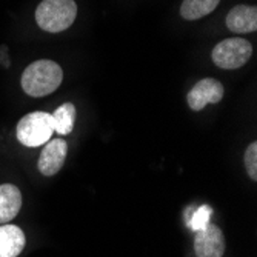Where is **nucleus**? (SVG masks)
Here are the masks:
<instances>
[{
    "instance_id": "obj_1",
    "label": "nucleus",
    "mask_w": 257,
    "mask_h": 257,
    "mask_svg": "<svg viewBox=\"0 0 257 257\" xmlns=\"http://www.w3.org/2000/svg\"><path fill=\"white\" fill-rule=\"evenodd\" d=\"M63 80V69L54 60H36L22 73V88L31 97H43L54 92Z\"/></svg>"
},
{
    "instance_id": "obj_2",
    "label": "nucleus",
    "mask_w": 257,
    "mask_h": 257,
    "mask_svg": "<svg viewBox=\"0 0 257 257\" xmlns=\"http://www.w3.org/2000/svg\"><path fill=\"white\" fill-rule=\"evenodd\" d=\"M77 16L74 0H42L36 10L37 25L48 33H60L73 25Z\"/></svg>"
},
{
    "instance_id": "obj_3",
    "label": "nucleus",
    "mask_w": 257,
    "mask_h": 257,
    "mask_svg": "<svg viewBox=\"0 0 257 257\" xmlns=\"http://www.w3.org/2000/svg\"><path fill=\"white\" fill-rule=\"evenodd\" d=\"M53 133V115L45 111H34L23 115L16 128L17 140L22 145L30 148H36L50 142Z\"/></svg>"
},
{
    "instance_id": "obj_4",
    "label": "nucleus",
    "mask_w": 257,
    "mask_h": 257,
    "mask_svg": "<svg viewBox=\"0 0 257 257\" xmlns=\"http://www.w3.org/2000/svg\"><path fill=\"white\" fill-rule=\"evenodd\" d=\"M252 54V46L248 40L240 37H231L219 42L211 53V59L216 66L222 69L242 68Z\"/></svg>"
},
{
    "instance_id": "obj_5",
    "label": "nucleus",
    "mask_w": 257,
    "mask_h": 257,
    "mask_svg": "<svg viewBox=\"0 0 257 257\" xmlns=\"http://www.w3.org/2000/svg\"><path fill=\"white\" fill-rule=\"evenodd\" d=\"M223 85L211 77L199 80L186 96L190 108L193 111H202L208 103H219L223 99Z\"/></svg>"
},
{
    "instance_id": "obj_6",
    "label": "nucleus",
    "mask_w": 257,
    "mask_h": 257,
    "mask_svg": "<svg viewBox=\"0 0 257 257\" xmlns=\"http://www.w3.org/2000/svg\"><path fill=\"white\" fill-rule=\"evenodd\" d=\"M194 252L197 257H222L225 252V237L222 229L208 223L203 229L196 232Z\"/></svg>"
},
{
    "instance_id": "obj_7",
    "label": "nucleus",
    "mask_w": 257,
    "mask_h": 257,
    "mask_svg": "<svg viewBox=\"0 0 257 257\" xmlns=\"http://www.w3.org/2000/svg\"><path fill=\"white\" fill-rule=\"evenodd\" d=\"M66 154H68V144L65 140L51 139V142H46L40 153V157L37 162L39 171L46 177L57 174L63 167Z\"/></svg>"
},
{
    "instance_id": "obj_8",
    "label": "nucleus",
    "mask_w": 257,
    "mask_h": 257,
    "mask_svg": "<svg viewBox=\"0 0 257 257\" xmlns=\"http://www.w3.org/2000/svg\"><path fill=\"white\" fill-rule=\"evenodd\" d=\"M226 27L236 34H248L257 30V8L237 5L226 14Z\"/></svg>"
},
{
    "instance_id": "obj_9",
    "label": "nucleus",
    "mask_w": 257,
    "mask_h": 257,
    "mask_svg": "<svg viewBox=\"0 0 257 257\" xmlns=\"http://www.w3.org/2000/svg\"><path fill=\"white\" fill-rule=\"evenodd\" d=\"M22 208V193L13 183L0 185V225L11 222Z\"/></svg>"
},
{
    "instance_id": "obj_10",
    "label": "nucleus",
    "mask_w": 257,
    "mask_h": 257,
    "mask_svg": "<svg viewBox=\"0 0 257 257\" xmlns=\"http://www.w3.org/2000/svg\"><path fill=\"white\" fill-rule=\"evenodd\" d=\"M27 245V237L17 225L0 226V257H17Z\"/></svg>"
},
{
    "instance_id": "obj_11",
    "label": "nucleus",
    "mask_w": 257,
    "mask_h": 257,
    "mask_svg": "<svg viewBox=\"0 0 257 257\" xmlns=\"http://www.w3.org/2000/svg\"><path fill=\"white\" fill-rule=\"evenodd\" d=\"M220 0H183L180 7V16L185 20H197L211 14Z\"/></svg>"
},
{
    "instance_id": "obj_12",
    "label": "nucleus",
    "mask_w": 257,
    "mask_h": 257,
    "mask_svg": "<svg viewBox=\"0 0 257 257\" xmlns=\"http://www.w3.org/2000/svg\"><path fill=\"white\" fill-rule=\"evenodd\" d=\"M53 115V125L54 131H57L62 136L69 134L74 130L76 123V106L73 103H63L60 105Z\"/></svg>"
},
{
    "instance_id": "obj_13",
    "label": "nucleus",
    "mask_w": 257,
    "mask_h": 257,
    "mask_svg": "<svg viewBox=\"0 0 257 257\" xmlns=\"http://www.w3.org/2000/svg\"><path fill=\"white\" fill-rule=\"evenodd\" d=\"M211 214H213V208L209 206V205H202V206H199L196 211L193 213V216H191V219H190V226H191V229L193 231H200V229H203L208 223H209V217H211Z\"/></svg>"
},
{
    "instance_id": "obj_14",
    "label": "nucleus",
    "mask_w": 257,
    "mask_h": 257,
    "mask_svg": "<svg viewBox=\"0 0 257 257\" xmlns=\"http://www.w3.org/2000/svg\"><path fill=\"white\" fill-rule=\"evenodd\" d=\"M243 162H245V170L249 176L251 180H257V144L252 142L243 156Z\"/></svg>"
}]
</instances>
